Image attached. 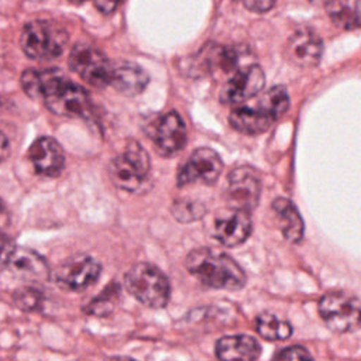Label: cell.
I'll use <instances>...</instances> for the list:
<instances>
[{
    "label": "cell",
    "mask_w": 361,
    "mask_h": 361,
    "mask_svg": "<svg viewBox=\"0 0 361 361\" xmlns=\"http://www.w3.org/2000/svg\"><path fill=\"white\" fill-rule=\"evenodd\" d=\"M28 158L35 172L42 176H58L65 166L63 149L58 141L51 137L37 138L28 149Z\"/></svg>",
    "instance_id": "e0dca14e"
},
{
    "label": "cell",
    "mask_w": 361,
    "mask_h": 361,
    "mask_svg": "<svg viewBox=\"0 0 361 361\" xmlns=\"http://www.w3.org/2000/svg\"><path fill=\"white\" fill-rule=\"evenodd\" d=\"M289 107V96L283 86H274L264 92L255 104L238 106L228 116L230 126L243 134L265 133L285 114Z\"/></svg>",
    "instance_id": "3957f363"
},
{
    "label": "cell",
    "mask_w": 361,
    "mask_h": 361,
    "mask_svg": "<svg viewBox=\"0 0 361 361\" xmlns=\"http://www.w3.org/2000/svg\"><path fill=\"white\" fill-rule=\"evenodd\" d=\"M265 86V73L261 66L248 63L238 68L226 82L220 100L227 104H241L261 93Z\"/></svg>",
    "instance_id": "4fadbf2b"
},
{
    "label": "cell",
    "mask_w": 361,
    "mask_h": 361,
    "mask_svg": "<svg viewBox=\"0 0 361 361\" xmlns=\"http://www.w3.org/2000/svg\"><path fill=\"white\" fill-rule=\"evenodd\" d=\"M223 171V161L220 155L207 147L195 149L186 162L180 166L176 178L179 188L192 183L213 185L217 182Z\"/></svg>",
    "instance_id": "8fae6325"
},
{
    "label": "cell",
    "mask_w": 361,
    "mask_h": 361,
    "mask_svg": "<svg viewBox=\"0 0 361 361\" xmlns=\"http://www.w3.org/2000/svg\"><path fill=\"white\" fill-rule=\"evenodd\" d=\"M145 134L155 151L162 157L178 154L186 144V127L176 111H169L151 118L145 126Z\"/></svg>",
    "instance_id": "9c48e42d"
},
{
    "label": "cell",
    "mask_w": 361,
    "mask_h": 361,
    "mask_svg": "<svg viewBox=\"0 0 361 361\" xmlns=\"http://www.w3.org/2000/svg\"><path fill=\"white\" fill-rule=\"evenodd\" d=\"M71 1H76V3H79V1H86V0H71Z\"/></svg>",
    "instance_id": "e575fe53"
},
{
    "label": "cell",
    "mask_w": 361,
    "mask_h": 361,
    "mask_svg": "<svg viewBox=\"0 0 361 361\" xmlns=\"http://www.w3.org/2000/svg\"><path fill=\"white\" fill-rule=\"evenodd\" d=\"M16 250V245L10 237L0 231V272H3L11 259V255Z\"/></svg>",
    "instance_id": "83f0119b"
},
{
    "label": "cell",
    "mask_w": 361,
    "mask_h": 361,
    "mask_svg": "<svg viewBox=\"0 0 361 361\" xmlns=\"http://www.w3.org/2000/svg\"><path fill=\"white\" fill-rule=\"evenodd\" d=\"M259 196L261 179L254 168L241 165L230 171L227 176L226 199L231 207L251 212L258 206Z\"/></svg>",
    "instance_id": "7c38bea8"
},
{
    "label": "cell",
    "mask_w": 361,
    "mask_h": 361,
    "mask_svg": "<svg viewBox=\"0 0 361 361\" xmlns=\"http://www.w3.org/2000/svg\"><path fill=\"white\" fill-rule=\"evenodd\" d=\"M123 0H94V6L103 13V14H110L116 10V7L121 3Z\"/></svg>",
    "instance_id": "f546056e"
},
{
    "label": "cell",
    "mask_w": 361,
    "mask_h": 361,
    "mask_svg": "<svg viewBox=\"0 0 361 361\" xmlns=\"http://www.w3.org/2000/svg\"><path fill=\"white\" fill-rule=\"evenodd\" d=\"M68 42V32L55 21L32 20L21 31L20 45L23 52L38 61L58 58Z\"/></svg>",
    "instance_id": "5b68a950"
},
{
    "label": "cell",
    "mask_w": 361,
    "mask_h": 361,
    "mask_svg": "<svg viewBox=\"0 0 361 361\" xmlns=\"http://www.w3.org/2000/svg\"><path fill=\"white\" fill-rule=\"evenodd\" d=\"M68 65L90 86L97 89L110 86L114 62L96 47L86 42L76 44L69 54Z\"/></svg>",
    "instance_id": "ba28073f"
},
{
    "label": "cell",
    "mask_w": 361,
    "mask_h": 361,
    "mask_svg": "<svg viewBox=\"0 0 361 361\" xmlns=\"http://www.w3.org/2000/svg\"><path fill=\"white\" fill-rule=\"evenodd\" d=\"M13 299H14V303L24 312L39 310L42 309V305L45 302L44 293L39 289L31 288V286H25L16 290L13 293Z\"/></svg>",
    "instance_id": "d4e9b609"
},
{
    "label": "cell",
    "mask_w": 361,
    "mask_h": 361,
    "mask_svg": "<svg viewBox=\"0 0 361 361\" xmlns=\"http://www.w3.org/2000/svg\"><path fill=\"white\" fill-rule=\"evenodd\" d=\"M319 314L331 331L351 333L361 326V302L347 292H329L319 300Z\"/></svg>",
    "instance_id": "52a82bcc"
},
{
    "label": "cell",
    "mask_w": 361,
    "mask_h": 361,
    "mask_svg": "<svg viewBox=\"0 0 361 361\" xmlns=\"http://www.w3.org/2000/svg\"><path fill=\"white\" fill-rule=\"evenodd\" d=\"M8 224V212L4 202L0 199V231Z\"/></svg>",
    "instance_id": "1f68e13d"
},
{
    "label": "cell",
    "mask_w": 361,
    "mask_h": 361,
    "mask_svg": "<svg viewBox=\"0 0 361 361\" xmlns=\"http://www.w3.org/2000/svg\"><path fill=\"white\" fill-rule=\"evenodd\" d=\"M10 152V145H8V140L7 137L0 131V162H3Z\"/></svg>",
    "instance_id": "4dcf8cb0"
},
{
    "label": "cell",
    "mask_w": 361,
    "mask_h": 361,
    "mask_svg": "<svg viewBox=\"0 0 361 361\" xmlns=\"http://www.w3.org/2000/svg\"><path fill=\"white\" fill-rule=\"evenodd\" d=\"M148 83L149 76L140 65L128 61L114 62L110 86L116 92L124 96H135L141 93Z\"/></svg>",
    "instance_id": "ffe728a7"
},
{
    "label": "cell",
    "mask_w": 361,
    "mask_h": 361,
    "mask_svg": "<svg viewBox=\"0 0 361 361\" xmlns=\"http://www.w3.org/2000/svg\"><path fill=\"white\" fill-rule=\"evenodd\" d=\"M103 361H137V360L130 358V357H124V355H114V357H109Z\"/></svg>",
    "instance_id": "d6a6232c"
},
{
    "label": "cell",
    "mask_w": 361,
    "mask_h": 361,
    "mask_svg": "<svg viewBox=\"0 0 361 361\" xmlns=\"http://www.w3.org/2000/svg\"><path fill=\"white\" fill-rule=\"evenodd\" d=\"M7 268H10L16 276L31 282L45 281L51 274L47 261L38 252L27 247H16Z\"/></svg>",
    "instance_id": "ac0fdd59"
},
{
    "label": "cell",
    "mask_w": 361,
    "mask_h": 361,
    "mask_svg": "<svg viewBox=\"0 0 361 361\" xmlns=\"http://www.w3.org/2000/svg\"><path fill=\"white\" fill-rule=\"evenodd\" d=\"M243 59V49L235 47L223 45H206L193 58L195 75H212L217 71L220 72H235Z\"/></svg>",
    "instance_id": "9a60e30c"
},
{
    "label": "cell",
    "mask_w": 361,
    "mask_h": 361,
    "mask_svg": "<svg viewBox=\"0 0 361 361\" xmlns=\"http://www.w3.org/2000/svg\"><path fill=\"white\" fill-rule=\"evenodd\" d=\"M149 168L151 162L147 151L137 141L131 140L124 151L111 159L107 172L117 188L135 192L145 182Z\"/></svg>",
    "instance_id": "8992f818"
},
{
    "label": "cell",
    "mask_w": 361,
    "mask_h": 361,
    "mask_svg": "<svg viewBox=\"0 0 361 361\" xmlns=\"http://www.w3.org/2000/svg\"><path fill=\"white\" fill-rule=\"evenodd\" d=\"M272 210L285 240L299 243L303 238L305 224L296 206L286 197H276L272 202Z\"/></svg>",
    "instance_id": "44dd1931"
},
{
    "label": "cell",
    "mask_w": 361,
    "mask_h": 361,
    "mask_svg": "<svg viewBox=\"0 0 361 361\" xmlns=\"http://www.w3.org/2000/svg\"><path fill=\"white\" fill-rule=\"evenodd\" d=\"M252 221L250 212L231 207L214 220L213 235L226 247H237L243 244L251 234Z\"/></svg>",
    "instance_id": "2e32d148"
},
{
    "label": "cell",
    "mask_w": 361,
    "mask_h": 361,
    "mask_svg": "<svg viewBox=\"0 0 361 361\" xmlns=\"http://www.w3.org/2000/svg\"><path fill=\"white\" fill-rule=\"evenodd\" d=\"M276 0H243L244 6L254 13H267L274 7Z\"/></svg>",
    "instance_id": "f1b7e54d"
},
{
    "label": "cell",
    "mask_w": 361,
    "mask_h": 361,
    "mask_svg": "<svg viewBox=\"0 0 361 361\" xmlns=\"http://www.w3.org/2000/svg\"><path fill=\"white\" fill-rule=\"evenodd\" d=\"M275 361H313V357L305 347L290 345L279 351Z\"/></svg>",
    "instance_id": "4316f807"
},
{
    "label": "cell",
    "mask_w": 361,
    "mask_h": 361,
    "mask_svg": "<svg viewBox=\"0 0 361 361\" xmlns=\"http://www.w3.org/2000/svg\"><path fill=\"white\" fill-rule=\"evenodd\" d=\"M283 54L290 63L299 68H313L320 62L323 41L314 31L303 27L288 38Z\"/></svg>",
    "instance_id": "5bb4252c"
},
{
    "label": "cell",
    "mask_w": 361,
    "mask_h": 361,
    "mask_svg": "<svg viewBox=\"0 0 361 361\" xmlns=\"http://www.w3.org/2000/svg\"><path fill=\"white\" fill-rule=\"evenodd\" d=\"M124 286L135 300L151 309L165 307L171 298L166 275L147 262H138L126 272Z\"/></svg>",
    "instance_id": "277c9868"
},
{
    "label": "cell",
    "mask_w": 361,
    "mask_h": 361,
    "mask_svg": "<svg viewBox=\"0 0 361 361\" xmlns=\"http://www.w3.org/2000/svg\"><path fill=\"white\" fill-rule=\"evenodd\" d=\"M324 7L336 27L343 30L361 28V0H333Z\"/></svg>",
    "instance_id": "7402d4cb"
},
{
    "label": "cell",
    "mask_w": 361,
    "mask_h": 361,
    "mask_svg": "<svg viewBox=\"0 0 361 361\" xmlns=\"http://www.w3.org/2000/svg\"><path fill=\"white\" fill-rule=\"evenodd\" d=\"M185 265L202 285L212 289L237 290L247 281L244 271L230 255L210 247L190 251Z\"/></svg>",
    "instance_id": "7a4b0ae2"
},
{
    "label": "cell",
    "mask_w": 361,
    "mask_h": 361,
    "mask_svg": "<svg viewBox=\"0 0 361 361\" xmlns=\"http://www.w3.org/2000/svg\"><path fill=\"white\" fill-rule=\"evenodd\" d=\"M310 3H313V4H323V6H327L330 1H333V0H309Z\"/></svg>",
    "instance_id": "836d02e7"
},
{
    "label": "cell",
    "mask_w": 361,
    "mask_h": 361,
    "mask_svg": "<svg viewBox=\"0 0 361 361\" xmlns=\"http://www.w3.org/2000/svg\"><path fill=\"white\" fill-rule=\"evenodd\" d=\"M100 264L87 254H76L61 262L54 271V279L61 289L82 292L99 279Z\"/></svg>",
    "instance_id": "30bf717a"
},
{
    "label": "cell",
    "mask_w": 361,
    "mask_h": 361,
    "mask_svg": "<svg viewBox=\"0 0 361 361\" xmlns=\"http://www.w3.org/2000/svg\"><path fill=\"white\" fill-rule=\"evenodd\" d=\"M21 86L27 96L42 100L54 114L82 118H87L92 114L93 106L89 93L63 76L56 68L24 71Z\"/></svg>",
    "instance_id": "6da1fadb"
},
{
    "label": "cell",
    "mask_w": 361,
    "mask_h": 361,
    "mask_svg": "<svg viewBox=\"0 0 361 361\" xmlns=\"http://www.w3.org/2000/svg\"><path fill=\"white\" fill-rule=\"evenodd\" d=\"M255 329L268 341L286 340L292 336V326L272 313H261L255 320Z\"/></svg>",
    "instance_id": "603a6c76"
},
{
    "label": "cell",
    "mask_w": 361,
    "mask_h": 361,
    "mask_svg": "<svg viewBox=\"0 0 361 361\" xmlns=\"http://www.w3.org/2000/svg\"><path fill=\"white\" fill-rule=\"evenodd\" d=\"M259 354L261 345L252 336H224L216 343V355L219 361H257Z\"/></svg>",
    "instance_id": "d6986e66"
},
{
    "label": "cell",
    "mask_w": 361,
    "mask_h": 361,
    "mask_svg": "<svg viewBox=\"0 0 361 361\" xmlns=\"http://www.w3.org/2000/svg\"><path fill=\"white\" fill-rule=\"evenodd\" d=\"M206 209L200 202L189 199H178L173 202L172 214L178 221L188 223L200 219L204 214Z\"/></svg>",
    "instance_id": "484cf974"
},
{
    "label": "cell",
    "mask_w": 361,
    "mask_h": 361,
    "mask_svg": "<svg viewBox=\"0 0 361 361\" xmlns=\"http://www.w3.org/2000/svg\"><path fill=\"white\" fill-rule=\"evenodd\" d=\"M120 293V286L111 285L104 289L99 296L93 298L86 306H83V312L92 316H106L114 307V300Z\"/></svg>",
    "instance_id": "cb8c5ba5"
}]
</instances>
